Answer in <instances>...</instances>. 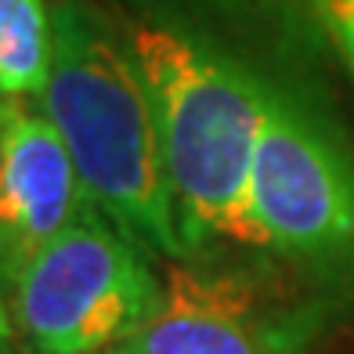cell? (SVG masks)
Masks as SVG:
<instances>
[{
  "mask_svg": "<svg viewBox=\"0 0 354 354\" xmlns=\"http://www.w3.org/2000/svg\"><path fill=\"white\" fill-rule=\"evenodd\" d=\"M55 58L47 0H0V98H40Z\"/></svg>",
  "mask_w": 354,
  "mask_h": 354,
  "instance_id": "cell-7",
  "label": "cell"
},
{
  "mask_svg": "<svg viewBox=\"0 0 354 354\" xmlns=\"http://www.w3.org/2000/svg\"><path fill=\"white\" fill-rule=\"evenodd\" d=\"M315 15L326 26L336 51L354 69V0H315Z\"/></svg>",
  "mask_w": 354,
  "mask_h": 354,
  "instance_id": "cell-8",
  "label": "cell"
},
{
  "mask_svg": "<svg viewBox=\"0 0 354 354\" xmlns=\"http://www.w3.org/2000/svg\"><path fill=\"white\" fill-rule=\"evenodd\" d=\"M149 250L98 206L11 279V322L40 354H109L163 304Z\"/></svg>",
  "mask_w": 354,
  "mask_h": 354,
  "instance_id": "cell-3",
  "label": "cell"
},
{
  "mask_svg": "<svg viewBox=\"0 0 354 354\" xmlns=\"http://www.w3.org/2000/svg\"><path fill=\"white\" fill-rule=\"evenodd\" d=\"M55 58L40 109L58 127L94 206L149 253L185 261L152 94L131 33L98 0H55Z\"/></svg>",
  "mask_w": 354,
  "mask_h": 354,
  "instance_id": "cell-1",
  "label": "cell"
},
{
  "mask_svg": "<svg viewBox=\"0 0 354 354\" xmlns=\"http://www.w3.org/2000/svg\"><path fill=\"white\" fill-rule=\"evenodd\" d=\"M131 44L152 94L188 257L217 239L253 246L250 177L271 84L185 26L145 19L131 29Z\"/></svg>",
  "mask_w": 354,
  "mask_h": 354,
  "instance_id": "cell-2",
  "label": "cell"
},
{
  "mask_svg": "<svg viewBox=\"0 0 354 354\" xmlns=\"http://www.w3.org/2000/svg\"><path fill=\"white\" fill-rule=\"evenodd\" d=\"M94 206L44 109L0 98V289Z\"/></svg>",
  "mask_w": 354,
  "mask_h": 354,
  "instance_id": "cell-6",
  "label": "cell"
},
{
  "mask_svg": "<svg viewBox=\"0 0 354 354\" xmlns=\"http://www.w3.org/2000/svg\"><path fill=\"white\" fill-rule=\"evenodd\" d=\"M0 293H4V289H0Z\"/></svg>",
  "mask_w": 354,
  "mask_h": 354,
  "instance_id": "cell-10",
  "label": "cell"
},
{
  "mask_svg": "<svg viewBox=\"0 0 354 354\" xmlns=\"http://www.w3.org/2000/svg\"><path fill=\"white\" fill-rule=\"evenodd\" d=\"M326 318V300L271 293L239 271L174 268L159 311L109 354H304Z\"/></svg>",
  "mask_w": 354,
  "mask_h": 354,
  "instance_id": "cell-5",
  "label": "cell"
},
{
  "mask_svg": "<svg viewBox=\"0 0 354 354\" xmlns=\"http://www.w3.org/2000/svg\"><path fill=\"white\" fill-rule=\"evenodd\" d=\"M253 246L315 271L354 268V152L300 94L268 91L250 177Z\"/></svg>",
  "mask_w": 354,
  "mask_h": 354,
  "instance_id": "cell-4",
  "label": "cell"
},
{
  "mask_svg": "<svg viewBox=\"0 0 354 354\" xmlns=\"http://www.w3.org/2000/svg\"><path fill=\"white\" fill-rule=\"evenodd\" d=\"M11 340V318H8V300L0 293V347Z\"/></svg>",
  "mask_w": 354,
  "mask_h": 354,
  "instance_id": "cell-9",
  "label": "cell"
}]
</instances>
